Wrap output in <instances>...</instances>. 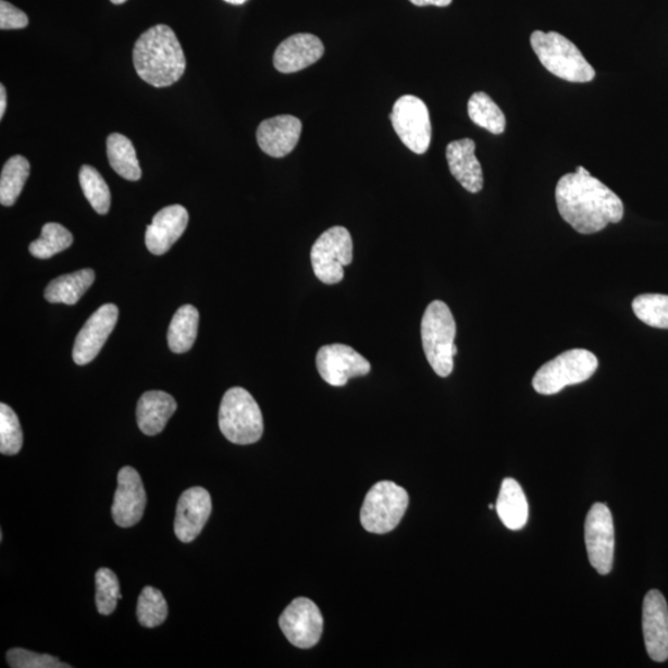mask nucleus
<instances>
[{
  "instance_id": "obj_8",
  "label": "nucleus",
  "mask_w": 668,
  "mask_h": 668,
  "mask_svg": "<svg viewBox=\"0 0 668 668\" xmlns=\"http://www.w3.org/2000/svg\"><path fill=\"white\" fill-rule=\"evenodd\" d=\"M354 261V240L345 227L323 232L311 249V263L320 282L334 285L345 279V267Z\"/></svg>"
},
{
  "instance_id": "obj_6",
  "label": "nucleus",
  "mask_w": 668,
  "mask_h": 668,
  "mask_svg": "<svg viewBox=\"0 0 668 668\" xmlns=\"http://www.w3.org/2000/svg\"><path fill=\"white\" fill-rule=\"evenodd\" d=\"M598 369V359L592 351L571 349L565 351L537 370L532 386L539 394L554 395L568 385L581 384Z\"/></svg>"
},
{
  "instance_id": "obj_29",
  "label": "nucleus",
  "mask_w": 668,
  "mask_h": 668,
  "mask_svg": "<svg viewBox=\"0 0 668 668\" xmlns=\"http://www.w3.org/2000/svg\"><path fill=\"white\" fill-rule=\"evenodd\" d=\"M79 184L92 209L98 214H107L111 209V191L101 174L95 168L84 165L79 171Z\"/></svg>"
},
{
  "instance_id": "obj_35",
  "label": "nucleus",
  "mask_w": 668,
  "mask_h": 668,
  "mask_svg": "<svg viewBox=\"0 0 668 668\" xmlns=\"http://www.w3.org/2000/svg\"><path fill=\"white\" fill-rule=\"evenodd\" d=\"M28 15L12 5L11 3L2 0L0 2V29L2 30H16L24 29L28 26Z\"/></svg>"
},
{
  "instance_id": "obj_14",
  "label": "nucleus",
  "mask_w": 668,
  "mask_h": 668,
  "mask_svg": "<svg viewBox=\"0 0 668 668\" xmlns=\"http://www.w3.org/2000/svg\"><path fill=\"white\" fill-rule=\"evenodd\" d=\"M147 507V493L141 478L132 467H124L119 473V486L112 505V517L116 525H137Z\"/></svg>"
},
{
  "instance_id": "obj_26",
  "label": "nucleus",
  "mask_w": 668,
  "mask_h": 668,
  "mask_svg": "<svg viewBox=\"0 0 668 668\" xmlns=\"http://www.w3.org/2000/svg\"><path fill=\"white\" fill-rule=\"evenodd\" d=\"M468 115L474 124L492 134L499 135L507 129L505 114L484 92H477L469 99Z\"/></svg>"
},
{
  "instance_id": "obj_1",
  "label": "nucleus",
  "mask_w": 668,
  "mask_h": 668,
  "mask_svg": "<svg viewBox=\"0 0 668 668\" xmlns=\"http://www.w3.org/2000/svg\"><path fill=\"white\" fill-rule=\"evenodd\" d=\"M559 214L581 234L598 233L624 217V203L598 178L580 173L567 174L556 186Z\"/></svg>"
},
{
  "instance_id": "obj_18",
  "label": "nucleus",
  "mask_w": 668,
  "mask_h": 668,
  "mask_svg": "<svg viewBox=\"0 0 668 668\" xmlns=\"http://www.w3.org/2000/svg\"><path fill=\"white\" fill-rule=\"evenodd\" d=\"M324 53L322 41L312 34H295L279 45L274 66L283 74H294L318 62Z\"/></svg>"
},
{
  "instance_id": "obj_27",
  "label": "nucleus",
  "mask_w": 668,
  "mask_h": 668,
  "mask_svg": "<svg viewBox=\"0 0 668 668\" xmlns=\"http://www.w3.org/2000/svg\"><path fill=\"white\" fill-rule=\"evenodd\" d=\"M29 175L28 160L22 156L9 159L0 175V203L7 207L13 206L21 196Z\"/></svg>"
},
{
  "instance_id": "obj_11",
  "label": "nucleus",
  "mask_w": 668,
  "mask_h": 668,
  "mask_svg": "<svg viewBox=\"0 0 668 668\" xmlns=\"http://www.w3.org/2000/svg\"><path fill=\"white\" fill-rule=\"evenodd\" d=\"M279 626L294 646L310 648L321 639L323 617L312 601L297 598L284 610L279 619Z\"/></svg>"
},
{
  "instance_id": "obj_31",
  "label": "nucleus",
  "mask_w": 668,
  "mask_h": 668,
  "mask_svg": "<svg viewBox=\"0 0 668 668\" xmlns=\"http://www.w3.org/2000/svg\"><path fill=\"white\" fill-rule=\"evenodd\" d=\"M169 608L164 595L153 586H146L139 595L137 617L144 628H157L168 618Z\"/></svg>"
},
{
  "instance_id": "obj_7",
  "label": "nucleus",
  "mask_w": 668,
  "mask_h": 668,
  "mask_svg": "<svg viewBox=\"0 0 668 668\" xmlns=\"http://www.w3.org/2000/svg\"><path fill=\"white\" fill-rule=\"evenodd\" d=\"M409 505L404 487L393 482H379L366 496L360 522L372 534H387L399 525Z\"/></svg>"
},
{
  "instance_id": "obj_22",
  "label": "nucleus",
  "mask_w": 668,
  "mask_h": 668,
  "mask_svg": "<svg viewBox=\"0 0 668 668\" xmlns=\"http://www.w3.org/2000/svg\"><path fill=\"white\" fill-rule=\"evenodd\" d=\"M496 511L504 523L510 530H521L529 519V504L520 484L507 478L500 487L499 498L496 502Z\"/></svg>"
},
{
  "instance_id": "obj_9",
  "label": "nucleus",
  "mask_w": 668,
  "mask_h": 668,
  "mask_svg": "<svg viewBox=\"0 0 668 668\" xmlns=\"http://www.w3.org/2000/svg\"><path fill=\"white\" fill-rule=\"evenodd\" d=\"M391 120L397 137L406 148L419 156L429 150L432 125L429 108L422 99L411 95L397 99Z\"/></svg>"
},
{
  "instance_id": "obj_5",
  "label": "nucleus",
  "mask_w": 668,
  "mask_h": 668,
  "mask_svg": "<svg viewBox=\"0 0 668 668\" xmlns=\"http://www.w3.org/2000/svg\"><path fill=\"white\" fill-rule=\"evenodd\" d=\"M219 420L223 436L232 444L251 445L263 436V413L243 387H232L224 394Z\"/></svg>"
},
{
  "instance_id": "obj_21",
  "label": "nucleus",
  "mask_w": 668,
  "mask_h": 668,
  "mask_svg": "<svg viewBox=\"0 0 668 668\" xmlns=\"http://www.w3.org/2000/svg\"><path fill=\"white\" fill-rule=\"evenodd\" d=\"M177 409L173 396L164 392L144 393L137 406V421L147 436H157L166 428L168 421Z\"/></svg>"
},
{
  "instance_id": "obj_37",
  "label": "nucleus",
  "mask_w": 668,
  "mask_h": 668,
  "mask_svg": "<svg viewBox=\"0 0 668 668\" xmlns=\"http://www.w3.org/2000/svg\"><path fill=\"white\" fill-rule=\"evenodd\" d=\"M7 110V91L4 85L0 86V120H3Z\"/></svg>"
},
{
  "instance_id": "obj_20",
  "label": "nucleus",
  "mask_w": 668,
  "mask_h": 668,
  "mask_svg": "<svg viewBox=\"0 0 668 668\" xmlns=\"http://www.w3.org/2000/svg\"><path fill=\"white\" fill-rule=\"evenodd\" d=\"M446 158L450 174L468 193L478 194L484 185L481 162L475 157V143L460 139L448 144Z\"/></svg>"
},
{
  "instance_id": "obj_12",
  "label": "nucleus",
  "mask_w": 668,
  "mask_h": 668,
  "mask_svg": "<svg viewBox=\"0 0 668 668\" xmlns=\"http://www.w3.org/2000/svg\"><path fill=\"white\" fill-rule=\"evenodd\" d=\"M316 366L323 381L332 386H345L349 379L370 372L368 360L346 345L322 347L316 357Z\"/></svg>"
},
{
  "instance_id": "obj_38",
  "label": "nucleus",
  "mask_w": 668,
  "mask_h": 668,
  "mask_svg": "<svg viewBox=\"0 0 668 668\" xmlns=\"http://www.w3.org/2000/svg\"><path fill=\"white\" fill-rule=\"evenodd\" d=\"M224 2H227L233 5H242L244 3H247L248 0H224Z\"/></svg>"
},
{
  "instance_id": "obj_32",
  "label": "nucleus",
  "mask_w": 668,
  "mask_h": 668,
  "mask_svg": "<svg viewBox=\"0 0 668 668\" xmlns=\"http://www.w3.org/2000/svg\"><path fill=\"white\" fill-rule=\"evenodd\" d=\"M122 599L119 577L110 568H101L96 573V606L102 616H111Z\"/></svg>"
},
{
  "instance_id": "obj_4",
  "label": "nucleus",
  "mask_w": 668,
  "mask_h": 668,
  "mask_svg": "<svg viewBox=\"0 0 668 668\" xmlns=\"http://www.w3.org/2000/svg\"><path fill=\"white\" fill-rule=\"evenodd\" d=\"M456 332V321L449 307L442 301L431 302L421 321V338L428 362L441 378L454 372V358L458 354Z\"/></svg>"
},
{
  "instance_id": "obj_3",
  "label": "nucleus",
  "mask_w": 668,
  "mask_h": 668,
  "mask_svg": "<svg viewBox=\"0 0 668 668\" xmlns=\"http://www.w3.org/2000/svg\"><path fill=\"white\" fill-rule=\"evenodd\" d=\"M531 48L544 67L568 83L586 84L595 77V71L576 45L556 32H534Z\"/></svg>"
},
{
  "instance_id": "obj_15",
  "label": "nucleus",
  "mask_w": 668,
  "mask_h": 668,
  "mask_svg": "<svg viewBox=\"0 0 668 668\" xmlns=\"http://www.w3.org/2000/svg\"><path fill=\"white\" fill-rule=\"evenodd\" d=\"M212 512V499L209 492L201 486L189 487L180 496L176 518L175 534L184 544L193 541L201 534Z\"/></svg>"
},
{
  "instance_id": "obj_28",
  "label": "nucleus",
  "mask_w": 668,
  "mask_h": 668,
  "mask_svg": "<svg viewBox=\"0 0 668 668\" xmlns=\"http://www.w3.org/2000/svg\"><path fill=\"white\" fill-rule=\"evenodd\" d=\"M74 243L71 232L59 223H47L41 231V237L30 244L32 256L38 259H50L59 252L69 249Z\"/></svg>"
},
{
  "instance_id": "obj_39",
  "label": "nucleus",
  "mask_w": 668,
  "mask_h": 668,
  "mask_svg": "<svg viewBox=\"0 0 668 668\" xmlns=\"http://www.w3.org/2000/svg\"><path fill=\"white\" fill-rule=\"evenodd\" d=\"M113 4L120 5L126 2V0H111Z\"/></svg>"
},
{
  "instance_id": "obj_30",
  "label": "nucleus",
  "mask_w": 668,
  "mask_h": 668,
  "mask_svg": "<svg viewBox=\"0 0 668 668\" xmlns=\"http://www.w3.org/2000/svg\"><path fill=\"white\" fill-rule=\"evenodd\" d=\"M633 310L647 326L668 330V295H640L633 301Z\"/></svg>"
},
{
  "instance_id": "obj_24",
  "label": "nucleus",
  "mask_w": 668,
  "mask_h": 668,
  "mask_svg": "<svg viewBox=\"0 0 668 668\" xmlns=\"http://www.w3.org/2000/svg\"><path fill=\"white\" fill-rule=\"evenodd\" d=\"M107 157L116 174L128 182H138L141 169L133 143L120 133H113L107 139Z\"/></svg>"
},
{
  "instance_id": "obj_33",
  "label": "nucleus",
  "mask_w": 668,
  "mask_h": 668,
  "mask_svg": "<svg viewBox=\"0 0 668 668\" xmlns=\"http://www.w3.org/2000/svg\"><path fill=\"white\" fill-rule=\"evenodd\" d=\"M23 447V430L16 413L7 404H0V454L15 456Z\"/></svg>"
},
{
  "instance_id": "obj_25",
  "label": "nucleus",
  "mask_w": 668,
  "mask_h": 668,
  "mask_svg": "<svg viewBox=\"0 0 668 668\" xmlns=\"http://www.w3.org/2000/svg\"><path fill=\"white\" fill-rule=\"evenodd\" d=\"M200 313L193 305H184L174 314L168 331V343L174 354H185L197 338Z\"/></svg>"
},
{
  "instance_id": "obj_19",
  "label": "nucleus",
  "mask_w": 668,
  "mask_h": 668,
  "mask_svg": "<svg viewBox=\"0 0 668 668\" xmlns=\"http://www.w3.org/2000/svg\"><path fill=\"white\" fill-rule=\"evenodd\" d=\"M188 224V212L184 206L165 207L153 215L146 234L147 248L152 255L162 256L182 238Z\"/></svg>"
},
{
  "instance_id": "obj_2",
  "label": "nucleus",
  "mask_w": 668,
  "mask_h": 668,
  "mask_svg": "<svg viewBox=\"0 0 668 668\" xmlns=\"http://www.w3.org/2000/svg\"><path fill=\"white\" fill-rule=\"evenodd\" d=\"M134 67L147 84L162 88L177 83L185 74L186 59L176 34L170 26H152L135 42Z\"/></svg>"
},
{
  "instance_id": "obj_10",
  "label": "nucleus",
  "mask_w": 668,
  "mask_h": 668,
  "mask_svg": "<svg viewBox=\"0 0 668 668\" xmlns=\"http://www.w3.org/2000/svg\"><path fill=\"white\" fill-rule=\"evenodd\" d=\"M584 537L590 562L599 574L611 571L614 562V522L606 504L597 503L585 519Z\"/></svg>"
},
{
  "instance_id": "obj_36",
  "label": "nucleus",
  "mask_w": 668,
  "mask_h": 668,
  "mask_svg": "<svg viewBox=\"0 0 668 668\" xmlns=\"http://www.w3.org/2000/svg\"><path fill=\"white\" fill-rule=\"evenodd\" d=\"M409 2H411L413 5H417V7L433 5V7L444 8L453 3L454 0H409Z\"/></svg>"
},
{
  "instance_id": "obj_23",
  "label": "nucleus",
  "mask_w": 668,
  "mask_h": 668,
  "mask_svg": "<svg viewBox=\"0 0 668 668\" xmlns=\"http://www.w3.org/2000/svg\"><path fill=\"white\" fill-rule=\"evenodd\" d=\"M95 280L96 274L92 269L59 276L48 285L45 299L51 304L75 305L92 286Z\"/></svg>"
},
{
  "instance_id": "obj_16",
  "label": "nucleus",
  "mask_w": 668,
  "mask_h": 668,
  "mask_svg": "<svg viewBox=\"0 0 668 668\" xmlns=\"http://www.w3.org/2000/svg\"><path fill=\"white\" fill-rule=\"evenodd\" d=\"M643 630L647 654L652 660L668 658V607L661 592L650 591L644 599Z\"/></svg>"
},
{
  "instance_id": "obj_34",
  "label": "nucleus",
  "mask_w": 668,
  "mask_h": 668,
  "mask_svg": "<svg viewBox=\"0 0 668 668\" xmlns=\"http://www.w3.org/2000/svg\"><path fill=\"white\" fill-rule=\"evenodd\" d=\"M7 661L13 668H70L58 657L48 654H36L25 648H12L7 654Z\"/></svg>"
},
{
  "instance_id": "obj_17",
  "label": "nucleus",
  "mask_w": 668,
  "mask_h": 668,
  "mask_svg": "<svg viewBox=\"0 0 668 668\" xmlns=\"http://www.w3.org/2000/svg\"><path fill=\"white\" fill-rule=\"evenodd\" d=\"M302 123L294 115H277L261 122L257 132V140L261 150L269 157L284 158L299 143Z\"/></svg>"
},
{
  "instance_id": "obj_13",
  "label": "nucleus",
  "mask_w": 668,
  "mask_h": 668,
  "mask_svg": "<svg viewBox=\"0 0 668 668\" xmlns=\"http://www.w3.org/2000/svg\"><path fill=\"white\" fill-rule=\"evenodd\" d=\"M119 307L106 304L91 316L77 334L72 358L78 366L91 363L104 346L119 321Z\"/></svg>"
}]
</instances>
